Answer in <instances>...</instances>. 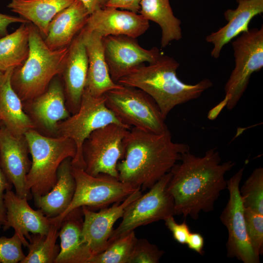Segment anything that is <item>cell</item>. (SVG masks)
Here are the masks:
<instances>
[{"label": "cell", "mask_w": 263, "mask_h": 263, "mask_svg": "<svg viewBox=\"0 0 263 263\" xmlns=\"http://www.w3.org/2000/svg\"><path fill=\"white\" fill-rule=\"evenodd\" d=\"M179 161L170 170L168 190L173 199L175 215L197 220L201 212L214 210L221 192L227 187L225 175L235 163H221L216 148L207 150L202 157L186 151Z\"/></svg>", "instance_id": "cell-1"}, {"label": "cell", "mask_w": 263, "mask_h": 263, "mask_svg": "<svg viewBox=\"0 0 263 263\" xmlns=\"http://www.w3.org/2000/svg\"><path fill=\"white\" fill-rule=\"evenodd\" d=\"M123 147L118 179L141 191L151 188L190 150L187 144L174 142L169 129L156 133L134 127L125 137Z\"/></svg>", "instance_id": "cell-2"}, {"label": "cell", "mask_w": 263, "mask_h": 263, "mask_svg": "<svg viewBox=\"0 0 263 263\" xmlns=\"http://www.w3.org/2000/svg\"><path fill=\"white\" fill-rule=\"evenodd\" d=\"M179 66L173 57L161 54L156 61L138 66L117 83L137 88L148 94L155 101L166 120L175 107L200 97L213 86L208 78L195 84L182 82L176 73Z\"/></svg>", "instance_id": "cell-3"}, {"label": "cell", "mask_w": 263, "mask_h": 263, "mask_svg": "<svg viewBox=\"0 0 263 263\" xmlns=\"http://www.w3.org/2000/svg\"><path fill=\"white\" fill-rule=\"evenodd\" d=\"M29 52L23 64L13 69V88L22 101H31L43 93L55 78L62 74L68 47L49 48L39 30L28 23Z\"/></svg>", "instance_id": "cell-4"}, {"label": "cell", "mask_w": 263, "mask_h": 263, "mask_svg": "<svg viewBox=\"0 0 263 263\" xmlns=\"http://www.w3.org/2000/svg\"><path fill=\"white\" fill-rule=\"evenodd\" d=\"M24 136L32 157L26 178V188L32 197L45 195L56 184L61 163L67 158L73 159L75 156V144L68 137H48L34 129L27 131Z\"/></svg>", "instance_id": "cell-5"}, {"label": "cell", "mask_w": 263, "mask_h": 263, "mask_svg": "<svg viewBox=\"0 0 263 263\" xmlns=\"http://www.w3.org/2000/svg\"><path fill=\"white\" fill-rule=\"evenodd\" d=\"M71 172L75 182L72 200L61 214L50 218L51 221L60 225L64 217L77 208H104L111 204L123 201L134 191L140 189L108 174L91 175L79 166L72 165Z\"/></svg>", "instance_id": "cell-6"}, {"label": "cell", "mask_w": 263, "mask_h": 263, "mask_svg": "<svg viewBox=\"0 0 263 263\" xmlns=\"http://www.w3.org/2000/svg\"><path fill=\"white\" fill-rule=\"evenodd\" d=\"M104 96L107 107L124 125L156 133L168 129L156 103L143 90L122 85Z\"/></svg>", "instance_id": "cell-7"}, {"label": "cell", "mask_w": 263, "mask_h": 263, "mask_svg": "<svg viewBox=\"0 0 263 263\" xmlns=\"http://www.w3.org/2000/svg\"><path fill=\"white\" fill-rule=\"evenodd\" d=\"M235 67L225 83L224 101L228 110L237 104L251 75L263 67V26L249 29L232 42Z\"/></svg>", "instance_id": "cell-8"}, {"label": "cell", "mask_w": 263, "mask_h": 263, "mask_svg": "<svg viewBox=\"0 0 263 263\" xmlns=\"http://www.w3.org/2000/svg\"><path fill=\"white\" fill-rule=\"evenodd\" d=\"M171 176L170 171L147 192L141 194L126 207L121 222L113 229L108 245L115 239L139 226L175 215L173 199L168 190Z\"/></svg>", "instance_id": "cell-9"}, {"label": "cell", "mask_w": 263, "mask_h": 263, "mask_svg": "<svg viewBox=\"0 0 263 263\" xmlns=\"http://www.w3.org/2000/svg\"><path fill=\"white\" fill-rule=\"evenodd\" d=\"M110 124H122L105 104L104 95L96 97L84 89L76 112L57 125L56 133L71 139L75 144L76 154L72 165L83 168L82 148L84 141L94 131Z\"/></svg>", "instance_id": "cell-10"}, {"label": "cell", "mask_w": 263, "mask_h": 263, "mask_svg": "<svg viewBox=\"0 0 263 263\" xmlns=\"http://www.w3.org/2000/svg\"><path fill=\"white\" fill-rule=\"evenodd\" d=\"M131 129L110 124L93 132L82 148L83 169L88 174H106L118 178V162L124 154L123 140Z\"/></svg>", "instance_id": "cell-11"}, {"label": "cell", "mask_w": 263, "mask_h": 263, "mask_svg": "<svg viewBox=\"0 0 263 263\" xmlns=\"http://www.w3.org/2000/svg\"><path fill=\"white\" fill-rule=\"evenodd\" d=\"M244 169H240L227 180L229 198L220 219L228 231L225 244L227 257L235 258L244 263H259L260 256L254 252L247 235L244 207L240 194Z\"/></svg>", "instance_id": "cell-12"}, {"label": "cell", "mask_w": 263, "mask_h": 263, "mask_svg": "<svg viewBox=\"0 0 263 263\" xmlns=\"http://www.w3.org/2000/svg\"><path fill=\"white\" fill-rule=\"evenodd\" d=\"M104 53L112 80L118 81L138 66L156 61L161 53L156 47L142 48L135 38L124 35L102 38Z\"/></svg>", "instance_id": "cell-13"}, {"label": "cell", "mask_w": 263, "mask_h": 263, "mask_svg": "<svg viewBox=\"0 0 263 263\" xmlns=\"http://www.w3.org/2000/svg\"><path fill=\"white\" fill-rule=\"evenodd\" d=\"M1 124V123H0ZM29 149L24 136L18 137L1 124L0 164L6 176L14 186L16 194L31 199L32 194L26 187V178L31 166Z\"/></svg>", "instance_id": "cell-14"}, {"label": "cell", "mask_w": 263, "mask_h": 263, "mask_svg": "<svg viewBox=\"0 0 263 263\" xmlns=\"http://www.w3.org/2000/svg\"><path fill=\"white\" fill-rule=\"evenodd\" d=\"M141 194L142 191L137 189L123 201L114 203L109 207L101 208L98 212L87 207H81L83 214V234L93 256L107 248L114 229V224L122 218L126 207Z\"/></svg>", "instance_id": "cell-15"}, {"label": "cell", "mask_w": 263, "mask_h": 263, "mask_svg": "<svg viewBox=\"0 0 263 263\" xmlns=\"http://www.w3.org/2000/svg\"><path fill=\"white\" fill-rule=\"evenodd\" d=\"M6 208V220L4 231L12 227L21 239L23 245L27 247L30 237L29 233L46 235L51 222L42 211L33 209L28 199L18 196L11 190H7L4 196Z\"/></svg>", "instance_id": "cell-16"}, {"label": "cell", "mask_w": 263, "mask_h": 263, "mask_svg": "<svg viewBox=\"0 0 263 263\" xmlns=\"http://www.w3.org/2000/svg\"><path fill=\"white\" fill-rule=\"evenodd\" d=\"M149 27V21L140 14L105 7L90 14L83 29L94 32L102 38L124 35L136 38L144 34Z\"/></svg>", "instance_id": "cell-17"}, {"label": "cell", "mask_w": 263, "mask_h": 263, "mask_svg": "<svg viewBox=\"0 0 263 263\" xmlns=\"http://www.w3.org/2000/svg\"><path fill=\"white\" fill-rule=\"evenodd\" d=\"M88 68V57L80 32L68 46V52L61 75L68 110L73 114L79 109L85 89Z\"/></svg>", "instance_id": "cell-18"}, {"label": "cell", "mask_w": 263, "mask_h": 263, "mask_svg": "<svg viewBox=\"0 0 263 263\" xmlns=\"http://www.w3.org/2000/svg\"><path fill=\"white\" fill-rule=\"evenodd\" d=\"M88 57V68L85 89L98 97L106 92L122 85L114 82L105 60L102 38L93 31L81 30Z\"/></svg>", "instance_id": "cell-19"}, {"label": "cell", "mask_w": 263, "mask_h": 263, "mask_svg": "<svg viewBox=\"0 0 263 263\" xmlns=\"http://www.w3.org/2000/svg\"><path fill=\"white\" fill-rule=\"evenodd\" d=\"M237 3L235 9H228L224 13L227 23L206 37V41L213 46L210 55L214 58L219 57L225 44L248 30V25L254 17L263 13V0H240Z\"/></svg>", "instance_id": "cell-20"}, {"label": "cell", "mask_w": 263, "mask_h": 263, "mask_svg": "<svg viewBox=\"0 0 263 263\" xmlns=\"http://www.w3.org/2000/svg\"><path fill=\"white\" fill-rule=\"evenodd\" d=\"M82 207L69 212L59 230L60 251L55 263H89L93 253L84 237Z\"/></svg>", "instance_id": "cell-21"}, {"label": "cell", "mask_w": 263, "mask_h": 263, "mask_svg": "<svg viewBox=\"0 0 263 263\" xmlns=\"http://www.w3.org/2000/svg\"><path fill=\"white\" fill-rule=\"evenodd\" d=\"M90 13L80 0H75L50 22L44 41L49 48L57 50L68 47L85 26Z\"/></svg>", "instance_id": "cell-22"}, {"label": "cell", "mask_w": 263, "mask_h": 263, "mask_svg": "<svg viewBox=\"0 0 263 263\" xmlns=\"http://www.w3.org/2000/svg\"><path fill=\"white\" fill-rule=\"evenodd\" d=\"M13 71L3 72L0 77V123L13 135L22 137L35 126L23 111L22 100L12 87Z\"/></svg>", "instance_id": "cell-23"}, {"label": "cell", "mask_w": 263, "mask_h": 263, "mask_svg": "<svg viewBox=\"0 0 263 263\" xmlns=\"http://www.w3.org/2000/svg\"><path fill=\"white\" fill-rule=\"evenodd\" d=\"M30 102L35 118L50 132H56L58 123L70 116L65 104L64 89L60 81L56 78L43 93Z\"/></svg>", "instance_id": "cell-24"}, {"label": "cell", "mask_w": 263, "mask_h": 263, "mask_svg": "<svg viewBox=\"0 0 263 263\" xmlns=\"http://www.w3.org/2000/svg\"><path fill=\"white\" fill-rule=\"evenodd\" d=\"M72 159L67 158L61 163L57 170L56 184L48 193L33 196L36 207L48 218L61 214L72 200L75 182L71 172Z\"/></svg>", "instance_id": "cell-25"}, {"label": "cell", "mask_w": 263, "mask_h": 263, "mask_svg": "<svg viewBox=\"0 0 263 263\" xmlns=\"http://www.w3.org/2000/svg\"><path fill=\"white\" fill-rule=\"evenodd\" d=\"M75 0H11L7 7L32 22L44 38L49 25L59 12Z\"/></svg>", "instance_id": "cell-26"}, {"label": "cell", "mask_w": 263, "mask_h": 263, "mask_svg": "<svg viewBox=\"0 0 263 263\" xmlns=\"http://www.w3.org/2000/svg\"><path fill=\"white\" fill-rule=\"evenodd\" d=\"M140 5L139 14L160 27L162 48L182 38L181 21L174 15L169 0H141Z\"/></svg>", "instance_id": "cell-27"}, {"label": "cell", "mask_w": 263, "mask_h": 263, "mask_svg": "<svg viewBox=\"0 0 263 263\" xmlns=\"http://www.w3.org/2000/svg\"><path fill=\"white\" fill-rule=\"evenodd\" d=\"M28 23H21L14 32L0 38L1 72L21 66L27 59L29 52Z\"/></svg>", "instance_id": "cell-28"}, {"label": "cell", "mask_w": 263, "mask_h": 263, "mask_svg": "<svg viewBox=\"0 0 263 263\" xmlns=\"http://www.w3.org/2000/svg\"><path fill=\"white\" fill-rule=\"evenodd\" d=\"M51 222L47 234L30 235L27 246L28 253L20 263H55L60 251V246L56 242L61 225Z\"/></svg>", "instance_id": "cell-29"}, {"label": "cell", "mask_w": 263, "mask_h": 263, "mask_svg": "<svg viewBox=\"0 0 263 263\" xmlns=\"http://www.w3.org/2000/svg\"><path fill=\"white\" fill-rule=\"evenodd\" d=\"M137 240L134 231L111 242L102 252L94 255L89 263H129Z\"/></svg>", "instance_id": "cell-30"}, {"label": "cell", "mask_w": 263, "mask_h": 263, "mask_svg": "<svg viewBox=\"0 0 263 263\" xmlns=\"http://www.w3.org/2000/svg\"><path fill=\"white\" fill-rule=\"evenodd\" d=\"M239 190L244 208L263 215V168H256Z\"/></svg>", "instance_id": "cell-31"}, {"label": "cell", "mask_w": 263, "mask_h": 263, "mask_svg": "<svg viewBox=\"0 0 263 263\" xmlns=\"http://www.w3.org/2000/svg\"><path fill=\"white\" fill-rule=\"evenodd\" d=\"M247 235L254 252L260 256L263 253V215L244 208Z\"/></svg>", "instance_id": "cell-32"}, {"label": "cell", "mask_w": 263, "mask_h": 263, "mask_svg": "<svg viewBox=\"0 0 263 263\" xmlns=\"http://www.w3.org/2000/svg\"><path fill=\"white\" fill-rule=\"evenodd\" d=\"M164 254L163 250L148 240L137 238L129 263H158Z\"/></svg>", "instance_id": "cell-33"}, {"label": "cell", "mask_w": 263, "mask_h": 263, "mask_svg": "<svg viewBox=\"0 0 263 263\" xmlns=\"http://www.w3.org/2000/svg\"><path fill=\"white\" fill-rule=\"evenodd\" d=\"M22 245L21 239L15 233L10 238L0 237V263H20L25 257Z\"/></svg>", "instance_id": "cell-34"}, {"label": "cell", "mask_w": 263, "mask_h": 263, "mask_svg": "<svg viewBox=\"0 0 263 263\" xmlns=\"http://www.w3.org/2000/svg\"><path fill=\"white\" fill-rule=\"evenodd\" d=\"M173 216H170L165 219V224L172 233L174 240L180 244H185L190 233L189 228L185 221L181 224L176 223Z\"/></svg>", "instance_id": "cell-35"}, {"label": "cell", "mask_w": 263, "mask_h": 263, "mask_svg": "<svg viewBox=\"0 0 263 263\" xmlns=\"http://www.w3.org/2000/svg\"><path fill=\"white\" fill-rule=\"evenodd\" d=\"M13 185L4 172L0 164V225H3L6 220V208L4 196L5 192L11 190Z\"/></svg>", "instance_id": "cell-36"}, {"label": "cell", "mask_w": 263, "mask_h": 263, "mask_svg": "<svg viewBox=\"0 0 263 263\" xmlns=\"http://www.w3.org/2000/svg\"><path fill=\"white\" fill-rule=\"evenodd\" d=\"M141 0H108L106 7L121 9L135 13L139 12Z\"/></svg>", "instance_id": "cell-37"}, {"label": "cell", "mask_w": 263, "mask_h": 263, "mask_svg": "<svg viewBox=\"0 0 263 263\" xmlns=\"http://www.w3.org/2000/svg\"><path fill=\"white\" fill-rule=\"evenodd\" d=\"M15 23H28L26 19L16 16L0 13V38L8 34L7 28L9 25Z\"/></svg>", "instance_id": "cell-38"}, {"label": "cell", "mask_w": 263, "mask_h": 263, "mask_svg": "<svg viewBox=\"0 0 263 263\" xmlns=\"http://www.w3.org/2000/svg\"><path fill=\"white\" fill-rule=\"evenodd\" d=\"M186 244L189 249L201 255H204V239L200 233L190 232Z\"/></svg>", "instance_id": "cell-39"}, {"label": "cell", "mask_w": 263, "mask_h": 263, "mask_svg": "<svg viewBox=\"0 0 263 263\" xmlns=\"http://www.w3.org/2000/svg\"><path fill=\"white\" fill-rule=\"evenodd\" d=\"M84 4L90 14L105 8L108 0H80Z\"/></svg>", "instance_id": "cell-40"}, {"label": "cell", "mask_w": 263, "mask_h": 263, "mask_svg": "<svg viewBox=\"0 0 263 263\" xmlns=\"http://www.w3.org/2000/svg\"><path fill=\"white\" fill-rule=\"evenodd\" d=\"M2 73H3V72H1V71H0V76H1V75H2Z\"/></svg>", "instance_id": "cell-41"}, {"label": "cell", "mask_w": 263, "mask_h": 263, "mask_svg": "<svg viewBox=\"0 0 263 263\" xmlns=\"http://www.w3.org/2000/svg\"><path fill=\"white\" fill-rule=\"evenodd\" d=\"M237 2H238V1L240 0H236Z\"/></svg>", "instance_id": "cell-42"}, {"label": "cell", "mask_w": 263, "mask_h": 263, "mask_svg": "<svg viewBox=\"0 0 263 263\" xmlns=\"http://www.w3.org/2000/svg\"><path fill=\"white\" fill-rule=\"evenodd\" d=\"M0 127H1V124L0 123Z\"/></svg>", "instance_id": "cell-43"}, {"label": "cell", "mask_w": 263, "mask_h": 263, "mask_svg": "<svg viewBox=\"0 0 263 263\" xmlns=\"http://www.w3.org/2000/svg\"><path fill=\"white\" fill-rule=\"evenodd\" d=\"M0 226H1V225H0Z\"/></svg>", "instance_id": "cell-44"}]
</instances>
